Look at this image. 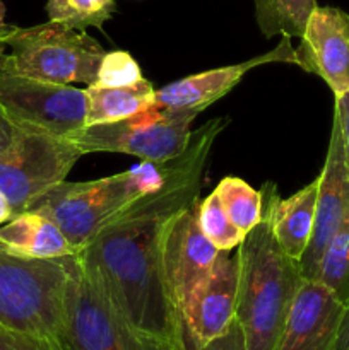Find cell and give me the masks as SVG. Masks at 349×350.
<instances>
[{
  "mask_svg": "<svg viewBox=\"0 0 349 350\" xmlns=\"http://www.w3.org/2000/svg\"><path fill=\"white\" fill-rule=\"evenodd\" d=\"M204 167L137 200L79 252L137 330L181 349L183 328L164 279L161 243L168 221L201 198Z\"/></svg>",
  "mask_w": 349,
  "mask_h": 350,
  "instance_id": "6da1fadb",
  "label": "cell"
},
{
  "mask_svg": "<svg viewBox=\"0 0 349 350\" xmlns=\"http://www.w3.org/2000/svg\"><path fill=\"white\" fill-rule=\"evenodd\" d=\"M240 291L236 318L248 350H274L286 327L305 275L300 262L277 245L269 219L252 229L238 246Z\"/></svg>",
  "mask_w": 349,
  "mask_h": 350,
  "instance_id": "7a4b0ae2",
  "label": "cell"
},
{
  "mask_svg": "<svg viewBox=\"0 0 349 350\" xmlns=\"http://www.w3.org/2000/svg\"><path fill=\"white\" fill-rule=\"evenodd\" d=\"M57 340L64 350H185L137 330L79 253L72 260Z\"/></svg>",
  "mask_w": 349,
  "mask_h": 350,
  "instance_id": "3957f363",
  "label": "cell"
},
{
  "mask_svg": "<svg viewBox=\"0 0 349 350\" xmlns=\"http://www.w3.org/2000/svg\"><path fill=\"white\" fill-rule=\"evenodd\" d=\"M72 256L34 260L0 248V325L34 337L58 338Z\"/></svg>",
  "mask_w": 349,
  "mask_h": 350,
  "instance_id": "277c9868",
  "label": "cell"
},
{
  "mask_svg": "<svg viewBox=\"0 0 349 350\" xmlns=\"http://www.w3.org/2000/svg\"><path fill=\"white\" fill-rule=\"evenodd\" d=\"M0 41L5 53L0 57V70L55 84L96 81L105 50L86 31H74L57 23L31 27L3 26Z\"/></svg>",
  "mask_w": 349,
  "mask_h": 350,
  "instance_id": "5b68a950",
  "label": "cell"
},
{
  "mask_svg": "<svg viewBox=\"0 0 349 350\" xmlns=\"http://www.w3.org/2000/svg\"><path fill=\"white\" fill-rule=\"evenodd\" d=\"M197 111L153 106L125 120L88 125L68 137L82 154L118 152L140 161H170L187 149Z\"/></svg>",
  "mask_w": 349,
  "mask_h": 350,
  "instance_id": "8992f818",
  "label": "cell"
},
{
  "mask_svg": "<svg viewBox=\"0 0 349 350\" xmlns=\"http://www.w3.org/2000/svg\"><path fill=\"white\" fill-rule=\"evenodd\" d=\"M84 154L68 139L21 129L14 146L0 156V191L12 208V217L64 181Z\"/></svg>",
  "mask_w": 349,
  "mask_h": 350,
  "instance_id": "52a82bcc",
  "label": "cell"
},
{
  "mask_svg": "<svg viewBox=\"0 0 349 350\" xmlns=\"http://www.w3.org/2000/svg\"><path fill=\"white\" fill-rule=\"evenodd\" d=\"M0 105L21 129L68 139L86 126L84 89L0 70Z\"/></svg>",
  "mask_w": 349,
  "mask_h": 350,
  "instance_id": "ba28073f",
  "label": "cell"
},
{
  "mask_svg": "<svg viewBox=\"0 0 349 350\" xmlns=\"http://www.w3.org/2000/svg\"><path fill=\"white\" fill-rule=\"evenodd\" d=\"M198 202L201 198L168 221L161 243L164 279L180 320L195 291L211 275L221 253L198 226Z\"/></svg>",
  "mask_w": 349,
  "mask_h": 350,
  "instance_id": "9c48e42d",
  "label": "cell"
},
{
  "mask_svg": "<svg viewBox=\"0 0 349 350\" xmlns=\"http://www.w3.org/2000/svg\"><path fill=\"white\" fill-rule=\"evenodd\" d=\"M240 291V256L219 253L205 282L195 291L181 314L185 350H201L228 330L236 318Z\"/></svg>",
  "mask_w": 349,
  "mask_h": 350,
  "instance_id": "30bf717a",
  "label": "cell"
},
{
  "mask_svg": "<svg viewBox=\"0 0 349 350\" xmlns=\"http://www.w3.org/2000/svg\"><path fill=\"white\" fill-rule=\"evenodd\" d=\"M296 48V65L318 75L334 92L349 91V14L337 7H320L311 12Z\"/></svg>",
  "mask_w": 349,
  "mask_h": 350,
  "instance_id": "8fae6325",
  "label": "cell"
},
{
  "mask_svg": "<svg viewBox=\"0 0 349 350\" xmlns=\"http://www.w3.org/2000/svg\"><path fill=\"white\" fill-rule=\"evenodd\" d=\"M349 222V173L342 150L341 130L332 122L331 140L322 173L318 174L317 208L311 239L300 260L305 279H313L318 262L335 234Z\"/></svg>",
  "mask_w": 349,
  "mask_h": 350,
  "instance_id": "7c38bea8",
  "label": "cell"
},
{
  "mask_svg": "<svg viewBox=\"0 0 349 350\" xmlns=\"http://www.w3.org/2000/svg\"><path fill=\"white\" fill-rule=\"evenodd\" d=\"M269 64L296 65V48L291 44L289 36H283V40L274 50L242 62V64L226 65V67L188 75L180 81L166 84L164 88L156 89V105L154 106L201 113L212 103L224 98L229 91H233L252 68Z\"/></svg>",
  "mask_w": 349,
  "mask_h": 350,
  "instance_id": "4fadbf2b",
  "label": "cell"
},
{
  "mask_svg": "<svg viewBox=\"0 0 349 350\" xmlns=\"http://www.w3.org/2000/svg\"><path fill=\"white\" fill-rule=\"evenodd\" d=\"M344 311L324 284L305 279L274 350H335Z\"/></svg>",
  "mask_w": 349,
  "mask_h": 350,
  "instance_id": "5bb4252c",
  "label": "cell"
},
{
  "mask_svg": "<svg viewBox=\"0 0 349 350\" xmlns=\"http://www.w3.org/2000/svg\"><path fill=\"white\" fill-rule=\"evenodd\" d=\"M263 214L269 219L277 245L293 260L300 262L308 248L315 224L318 178L287 198H281L272 181L260 188Z\"/></svg>",
  "mask_w": 349,
  "mask_h": 350,
  "instance_id": "9a60e30c",
  "label": "cell"
},
{
  "mask_svg": "<svg viewBox=\"0 0 349 350\" xmlns=\"http://www.w3.org/2000/svg\"><path fill=\"white\" fill-rule=\"evenodd\" d=\"M0 248L34 260L64 258L81 252L51 219L36 212H23L0 226Z\"/></svg>",
  "mask_w": 349,
  "mask_h": 350,
  "instance_id": "2e32d148",
  "label": "cell"
},
{
  "mask_svg": "<svg viewBox=\"0 0 349 350\" xmlns=\"http://www.w3.org/2000/svg\"><path fill=\"white\" fill-rule=\"evenodd\" d=\"M86 92V126L118 122L156 105V89L147 79L125 88L88 85Z\"/></svg>",
  "mask_w": 349,
  "mask_h": 350,
  "instance_id": "e0dca14e",
  "label": "cell"
},
{
  "mask_svg": "<svg viewBox=\"0 0 349 350\" xmlns=\"http://www.w3.org/2000/svg\"><path fill=\"white\" fill-rule=\"evenodd\" d=\"M255 21L266 38H301L317 0H253Z\"/></svg>",
  "mask_w": 349,
  "mask_h": 350,
  "instance_id": "ac0fdd59",
  "label": "cell"
},
{
  "mask_svg": "<svg viewBox=\"0 0 349 350\" xmlns=\"http://www.w3.org/2000/svg\"><path fill=\"white\" fill-rule=\"evenodd\" d=\"M222 208L236 229L248 234L263 219V200L260 190L236 176H226L214 188Z\"/></svg>",
  "mask_w": 349,
  "mask_h": 350,
  "instance_id": "d6986e66",
  "label": "cell"
},
{
  "mask_svg": "<svg viewBox=\"0 0 349 350\" xmlns=\"http://www.w3.org/2000/svg\"><path fill=\"white\" fill-rule=\"evenodd\" d=\"M48 21L67 29L86 31L89 27L103 29L116 10L115 0H47Z\"/></svg>",
  "mask_w": 349,
  "mask_h": 350,
  "instance_id": "ffe728a7",
  "label": "cell"
},
{
  "mask_svg": "<svg viewBox=\"0 0 349 350\" xmlns=\"http://www.w3.org/2000/svg\"><path fill=\"white\" fill-rule=\"evenodd\" d=\"M313 280L324 284L341 303L349 304V222L325 248Z\"/></svg>",
  "mask_w": 349,
  "mask_h": 350,
  "instance_id": "44dd1931",
  "label": "cell"
},
{
  "mask_svg": "<svg viewBox=\"0 0 349 350\" xmlns=\"http://www.w3.org/2000/svg\"><path fill=\"white\" fill-rule=\"evenodd\" d=\"M198 226L205 238L219 250V252H231L236 250L246 238L240 229L233 226L219 202L218 195L212 191L198 202Z\"/></svg>",
  "mask_w": 349,
  "mask_h": 350,
  "instance_id": "7402d4cb",
  "label": "cell"
},
{
  "mask_svg": "<svg viewBox=\"0 0 349 350\" xmlns=\"http://www.w3.org/2000/svg\"><path fill=\"white\" fill-rule=\"evenodd\" d=\"M144 79L135 58L123 50L105 51L99 62L98 74L92 85L99 88H125Z\"/></svg>",
  "mask_w": 349,
  "mask_h": 350,
  "instance_id": "603a6c76",
  "label": "cell"
},
{
  "mask_svg": "<svg viewBox=\"0 0 349 350\" xmlns=\"http://www.w3.org/2000/svg\"><path fill=\"white\" fill-rule=\"evenodd\" d=\"M0 350H64L57 338L34 337L0 325Z\"/></svg>",
  "mask_w": 349,
  "mask_h": 350,
  "instance_id": "cb8c5ba5",
  "label": "cell"
},
{
  "mask_svg": "<svg viewBox=\"0 0 349 350\" xmlns=\"http://www.w3.org/2000/svg\"><path fill=\"white\" fill-rule=\"evenodd\" d=\"M201 350H248L245 334H243V328L240 325L238 318L233 320V323L229 325L224 334L216 337L214 340L209 342Z\"/></svg>",
  "mask_w": 349,
  "mask_h": 350,
  "instance_id": "d4e9b609",
  "label": "cell"
},
{
  "mask_svg": "<svg viewBox=\"0 0 349 350\" xmlns=\"http://www.w3.org/2000/svg\"><path fill=\"white\" fill-rule=\"evenodd\" d=\"M334 120L337 122L339 130H341L342 150H344L346 167H348L349 173V91L346 94L335 98Z\"/></svg>",
  "mask_w": 349,
  "mask_h": 350,
  "instance_id": "484cf974",
  "label": "cell"
},
{
  "mask_svg": "<svg viewBox=\"0 0 349 350\" xmlns=\"http://www.w3.org/2000/svg\"><path fill=\"white\" fill-rule=\"evenodd\" d=\"M19 132L21 126H17L12 122V118L7 115L3 106L0 105V156H3L14 146V142L19 137Z\"/></svg>",
  "mask_w": 349,
  "mask_h": 350,
  "instance_id": "4316f807",
  "label": "cell"
},
{
  "mask_svg": "<svg viewBox=\"0 0 349 350\" xmlns=\"http://www.w3.org/2000/svg\"><path fill=\"white\" fill-rule=\"evenodd\" d=\"M335 350H349V304L346 306L344 317H342L341 328H339V335H337V344H335Z\"/></svg>",
  "mask_w": 349,
  "mask_h": 350,
  "instance_id": "83f0119b",
  "label": "cell"
},
{
  "mask_svg": "<svg viewBox=\"0 0 349 350\" xmlns=\"http://www.w3.org/2000/svg\"><path fill=\"white\" fill-rule=\"evenodd\" d=\"M10 219H12V208H10V204L5 198V195L0 191V226L5 224Z\"/></svg>",
  "mask_w": 349,
  "mask_h": 350,
  "instance_id": "f1b7e54d",
  "label": "cell"
},
{
  "mask_svg": "<svg viewBox=\"0 0 349 350\" xmlns=\"http://www.w3.org/2000/svg\"><path fill=\"white\" fill-rule=\"evenodd\" d=\"M3 26H7L5 24V5H3V2L0 0V29H2Z\"/></svg>",
  "mask_w": 349,
  "mask_h": 350,
  "instance_id": "f546056e",
  "label": "cell"
},
{
  "mask_svg": "<svg viewBox=\"0 0 349 350\" xmlns=\"http://www.w3.org/2000/svg\"><path fill=\"white\" fill-rule=\"evenodd\" d=\"M5 50H7V48H5V44H3L2 41H0V57H2V55L5 53Z\"/></svg>",
  "mask_w": 349,
  "mask_h": 350,
  "instance_id": "4dcf8cb0",
  "label": "cell"
}]
</instances>
